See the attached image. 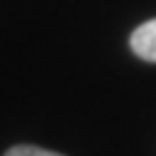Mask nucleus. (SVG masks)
<instances>
[{
    "mask_svg": "<svg viewBox=\"0 0 156 156\" xmlns=\"http://www.w3.org/2000/svg\"><path fill=\"white\" fill-rule=\"evenodd\" d=\"M5 156H62V154H57V151H47V149H40V146H12Z\"/></svg>",
    "mask_w": 156,
    "mask_h": 156,
    "instance_id": "obj_2",
    "label": "nucleus"
},
{
    "mask_svg": "<svg viewBox=\"0 0 156 156\" xmlns=\"http://www.w3.org/2000/svg\"><path fill=\"white\" fill-rule=\"evenodd\" d=\"M131 50L144 62H156V17L139 25L131 35Z\"/></svg>",
    "mask_w": 156,
    "mask_h": 156,
    "instance_id": "obj_1",
    "label": "nucleus"
}]
</instances>
